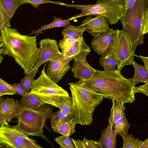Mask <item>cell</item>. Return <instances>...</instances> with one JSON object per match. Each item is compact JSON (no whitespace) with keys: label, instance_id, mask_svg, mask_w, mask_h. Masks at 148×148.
I'll return each mask as SVG.
<instances>
[{"label":"cell","instance_id":"f35d334b","mask_svg":"<svg viewBox=\"0 0 148 148\" xmlns=\"http://www.w3.org/2000/svg\"><path fill=\"white\" fill-rule=\"evenodd\" d=\"M1 104H0V127L2 125L8 124L1 110Z\"/></svg>","mask_w":148,"mask_h":148},{"label":"cell","instance_id":"f1b7e54d","mask_svg":"<svg viewBox=\"0 0 148 148\" xmlns=\"http://www.w3.org/2000/svg\"><path fill=\"white\" fill-rule=\"evenodd\" d=\"M76 123L68 120L65 122L59 127L58 133L63 135L70 136L75 132Z\"/></svg>","mask_w":148,"mask_h":148},{"label":"cell","instance_id":"d4e9b609","mask_svg":"<svg viewBox=\"0 0 148 148\" xmlns=\"http://www.w3.org/2000/svg\"><path fill=\"white\" fill-rule=\"evenodd\" d=\"M130 126L125 114L122 118L113 125V128L117 134L121 135L123 138L127 133Z\"/></svg>","mask_w":148,"mask_h":148},{"label":"cell","instance_id":"2e32d148","mask_svg":"<svg viewBox=\"0 0 148 148\" xmlns=\"http://www.w3.org/2000/svg\"><path fill=\"white\" fill-rule=\"evenodd\" d=\"M74 77L80 80H84L91 77L96 70L92 68L86 60L79 61L74 60L71 68Z\"/></svg>","mask_w":148,"mask_h":148},{"label":"cell","instance_id":"60d3db41","mask_svg":"<svg viewBox=\"0 0 148 148\" xmlns=\"http://www.w3.org/2000/svg\"><path fill=\"white\" fill-rule=\"evenodd\" d=\"M148 148V139L143 141L139 148Z\"/></svg>","mask_w":148,"mask_h":148},{"label":"cell","instance_id":"8fae6325","mask_svg":"<svg viewBox=\"0 0 148 148\" xmlns=\"http://www.w3.org/2000/svg\"><path fill=\"white\" fill-rule=\"evenodd\" d=\"M115 30L109 28L99 35L94 36L91 44L92 48L98 55H106L110 50Z\"/></svg>","mask_w":148,"mask_h":148},{"label":"cell","instance_id":"c3c4849f","mask_svg":"<svg viewBox=\"0 0 148 148\" xmlns=\"http://www.w3.org/2000/svg\"><path fill=\"white\" fill-rule=\"evenodd\" d=\"M1 96L0 95V104H1Z\"/></svg>","mask_w":148,"mask_h":148},{"label":"cell","instance_id":"52a82bcc","mask_svg":"<svg viewBox=\"0 0 148 148\" xmlns=\"http://www.w3.org/2000/svg\"><path fill=\"white\" fill-rule=\"evenodd\" d=\"M97 0V3L92 5H71L61 2L60 5L81 10V13L71 18V20L87 16L101 15L106 17L110 25L117 23L124 13V7L110 0Z\"/></svg>","mask_w":148,"mask_h":148},{"label":"cell","instance_id":"44dd1931","mask_svg":"<svg viewBox=\"0 0 148 148\" xmlns=\"http://www.w3.org/2000/svg\"><path fill=\"white\" fill-rule=\"evenodd\" d=\"M20 103L24 107L34 110H38L46 104L29 93L22 96Z\"/></svg>","mask_w":148,"mask_h":148},{"label":"cell","instance_id":"7dc6e473","mask_svg":"<svg viewBox=\"0 0 148 148\" xmlns=\"http://www.w3.org/2000/svg\"><path fill=\"white\" fill-rule=\"evenodd\" d=\"M0 34H0V45L1 43V37H0Z\"/></svg>","mask_w":148,"mask_h":148},{"label":"cell","instance_id":"836d02e7","mask_svg":"<svg viewBox=\"0 0 148 148\" xmlns=\"http://www.w3.org/2000/svg\"><path fill=\"white\" fill-rule=\"evenodd\" d=\"M72 106V97L69 96L62 101L59 109L61 112L69 116L71 113Z\"/></svg>","mask_w":148,"mask_h":148},{"label":"cell","instance_id":"f546056e","mask_svg":"<svg viewBox=\"0 0 148 148\" xmlns=\"http://www.w3.org/2000/svg\"><path fill=\"white\" fill-rule=\"evenodd\" d=\"M106 55L101 56L99 62L104 69V71L107 72L115 71L117 64L115 60L110 58H106Z\"/></svg>","mask_w":148,"mask_h":148},{"label":"cell","instance_id":"484cf974","mask_svg":"<svg viewBox=\"0 0 148 148\" xmlns=\"http://www.w3.org/2000/svg\"><path fill=\"white\" fill-rule=\"evenodd\" d=\"M39 68H37L33 71H30L25 76L18 84L19 86L23 88L27 93H29L34 78L37 72L38 71Z\"/></svg>","mask_w":148,"mask_h":148},{"label":"cell","instance_id":"9a60e30c","mask_svg":"<svg viewBox=\"0 0 148 148\" xmlns=\"http://www.w3.org/2000/svg\"><path fill=\"white\" fill-rule=\"evenodd\" d=\"M89 47L84 41L83 36L79 38L69 49L64 57H73L74 60L82 61L86 60V57L90 52Z\"/></svg>","mask_w":148,"mask_h":148},{"label":"cell","instance_id":"e575fe53","mask_svg":"<svg viewBox=\"0 0 148 148\" xmlns=\"http://www.w3.org/2000/svg\"><path fill=\"white\" fill-rule=\"evenodd\" d=\"M26 3H29L32 5L34 7L38 8L39 6L42 3H51L60 5V2H55L49 0H23Z\"/></svg>","mask_w":148,"mask_h":148},{"label":"cell","instance_id":"ffe728a7","mask_svg":"<svg viewBox=\"0 0 148 148\" xmlns=\"http://www.w3.org/2000/svg\"><path fill=\"white\" fill-rule=\"evenodd\" d=\"M112 106L111 108L110 115L108 120V123L113 125L122 117L125 114V107L123 103L115 99L112 100Z\"/></svg>","mask_w":148,"mask_h":148},{"label":"cell","instance_id":"7a4b0ae2","mask_svg":"<svg viewBox=\"0 0 148 148\" xmlns=\"http://www.w3.org/2000/svg\"><path fill=\"white\" fill-rule=\"evenodd\" d=\"M79 80L111 100L114 99L124 104L132 103L136 100L135 86L117 70L112 72L96 70L91 77Z\"/></svg>","mask_w":148,"mask_h":148},{"label":"cell","instance_id":"6da1fadb","mask_svg":"<svg viewBox=\"0 0 148 148\" xmlns=\"http://www.w3.org/2000/svg\"><path fill=\"white\" fill-rule=\"evenodd\" d=\"M0 37L3 55L13 58L26 75L36 64L40 56V50L37 46V35H23L15 28L5 25Z\"/></svg>","mask_w":148,"mask_h":148},{"label":"cell","instance_id":"8992f818","mask_svg":"<svg viewBox=\"0 0 148 148\" xmlns=\"http://www.w3.org/2000/svg\"><path fill=\"white\" fill-rule=\"evenodd\" d=\"M46 63L40 77L34 79L29 94L45 104L59 108L62 101L69 97L67 91L58 85L45 73Z\"/></svg>","mask_w":148,"mask_h":148},{"label":"cell","instance_id":"4dcf8cb0","mask_svg":"<svg viewBox=\"0 0 148 148\" xmlns=\"http://www.w3.org/2000/svg\"><path fill=\"white\" fill-rule=\"evenodd\" d=\"M78 40L65 38L60 40L58 46L62 50V53L64 56Z\"/></svg>","mask_w":148,"mask_h":148},{"label":"cell","instance_id":"ee69618b","mask_svg":"<svg viewBox=\"0 0 148 148\" xmlns=\"http://www.w3.org/2000/svg\"><path fill=\"white\" fill-rule=\"evenodd\" d=\"M3 43H1L0 45V55L3 53V49L2 47Z\"/></svg>","mask_w":148,"mask_h":148},{"label":"cell","instance_id":"7402d4cb","mask_svg":"<svg viewBox=\"0 0 148 148\" xmlns=\"http://www.w3.org/2000/svg\"><path fill=\"white\" fill-rule=\"evenodd\" d=\"M51 127L53 131L58 133L60 127L65 122L69 120V116L61 112L60 110L53 113L50 117Z\"/></svg>","mask_w":148,"mask_h":148},{"label":"cell","instance_id":"277c9868","mask_svg":"<svg viewBox=\"0 0 148 148\" xmlns=\"http://www.w3.org/2000/svg\"><path fill=\"white\" fill-rule=\"evenodd\" d=\"M119 20L135 53L137 46L144 43L143 35L148 32V0H136L132 8L125 10Z\"/></svg>","mask_w":148,"mask_h":148},{"label":"cell","instance_id":"d590c367","mask_svg":"<svg viewBox=\"0 0 148 148\" xmlns=\"http://www.w3.org/2000/svg\"><path fill=\"white\" fill-rule=\"evenodd\" d=\"M141 92L147 96H148V82L145 83L143 85L135 87V93Z\"/></svg>","mask_w":148,"mask_h":148},{"label":"cell","instance_id":"83f0119b","mask_svg":"<svg viewBox=\"0 0 148 148\" xmlns=\"http://www.w3.org/2000/svg\"><path fill=\"white\" fill-rule=\"evenodd\" d=\"M123 138V143L122 148H139L143 142L138 138H135L132 134H126Z\"/></svg>","mask_w":148,"mask_h":148},{"label":"cell","instance_id":"4fadbf2b","mask_svg":"<svg viewBox=\"0 0 148 148\" xmlns=\"http://www.w3.org/2000/svg\"><path fill=\"white\" fill-rule=\"evenodd\" d=\"M108 20L105 16L95 15L88 16L82 22L80 27L84 28L92 36H97L109 28Z\"/></svg>","mask_w":148,"mask_h":148},{"label":"cell","instance_id":"ba28073f","mask_svg":"<svg viewBox=\"0 0 148 148\" xmlns=\"http://www.w3.org/2000/svg\"><path fill=\"white\" fill-rule=\"evenodd\" d=\"M135 55L127 34L122 30H115L111 48L106 57L115 60L117 70L120 72L124 66L132 65Z\"/></svg>","mask_w":148,"mask_h":148},{"label":"cell","instance_id":"ab89813d","mask_svg":"<svg viewBox=\"0 0 148 148\" xmlns=\"http://www.w3.org/2000/svg\"><path fill=\"white\" fill-rule=\"evenodd\" d=\"M135 56L143 60L144 64L145 67L148 71V57H144L140 56H137L136 55Z\"/></svg>","mask_w":148,"mask_h":148},{"label":"cell","instance_id":"7bdbcfd3","mask_svg":"<svg viewBox=\"0 0 148 148\" xmlns=\"http://www.w3.org/2000/svg\"><path fill=\"white\" fill-rule=\"evenodd\" d=\"M116 2L124 7V4L122 0H110Z\"/></svg>","mask_w":148,"mask_h":148},{"label":"cell","instance_id":"e0dca14e","mask_svg":"<svg viewBox=\"0 0 148 148\" xmlns=\"http://www.w3.org/2000/svg\"><path fill=\"white\" fill-rule=\"evenodd\" d=\"M1 108L8 123L16 117L19 112V107L12 98L1 97Z\"/></svg>","mask_w":148,"mask_h":148},{"label":"cell","instance_id":"cb8c5ba5","mask_svg":"<svg viewBox=\"0 0 148 148\" xmlns=\"http://www.w3.org/2000/svg\"><path fill=\"white\" fill-rule=\"evenodd\" d=\"M53 21L47 25H44L41 26L40 28L37 30H33L32 31V32L29 36L36 34L37 35L43 33L42 31L44 30L51 29L57 27H65V26L70 25V21L71 20L70 18L66 20H63L62 19L56 18L54 16Z\"/></svg>","mask_w":148,"mask_h":148},{"label":"cell","instance_id":"30bf717a","mask_svg":"<svg viewBox=\"0 0 148 148\" xmlns=\"http://www.w3.org/2000/svg\"><path fill=\"white\" fill-rule=\"evenodd\" d=\"M73 59V57L66 58L62 54L56 56L49 61L46 71L47 75L58 84L71 69L69 62Z\"/></svg>","mask_w":148,"mask_h":148},{"label":"cell","instance_id":"74e56055","mask_svg":"<svg viewBox=\"0 0 148 148\" xmlns=\"http://www.w3.org/2000/svg\"><path fill=\"white\" fill-rule=\"evenodd\" d=\"M125 8V10L132 8L136 0H122Z\"/></svg>","mask_w":148,"mask_h":148},{"label":"cell","instance_id":"9c48e42d","mask_svg":"<svg viewBox=\"0 0 148 148\" xmlns=\"http://www.w3.org/2000/svg\"><path fill=\"white\" fill-rule=\"evenodd\" d=\"M0 143L7 148H42L34 140L8 124L0 127Z\"/></svg>","mask_w":148,"mask_h":148},{"label":"cell","instance_id":"1f68e13d","mask_svg":"<svg viewBox=\"0 0 148 148\" xmlns=\"http://www.w3.org/2000/svg\"><path fill=\"white\" fill-rule=\"evenodd\" d=\"M55 141L60 145V148H75L73 144L72 138L69 136L63 135L54 139Z\"/></svg>","mask_w":148,"mask_h":148},{"label":"cell","instance_id":"f6af8a7d","mask_svg":"<svg viewBox=\"0 0 148 148\" xmlns=\"http://www.w3.org/2000/svg\"><path fill=\"white\" fill-rule=\"evenodd\" d=\"M7 148V147L4 144L0 143V148Z\"/></svg>","mask_w":148,"mask_h":148},{"label":"cell","instance_id":"5bb4252c","mask_svg":"<svg viewBox=\"0 0 148 148\" xmlns=\"http://www.w3.org/2000/svg\"><path fill=\"white\" fill-rule=\"evenodd\" d=\"M25 3L23 0H0V12L5 25L11 27L10 20L16 10L20 5Z\"/></svg>","mask_w":148,"mask_h":148},{"label":"cell","instance_id":"ac0fdd59","mask_svg":"<svg viewBox=\"0 0 148 148\" xmlns=\"http://www.w3.org/2000/svg\"><path fill=\"white\" fill-rule=\"evenodd\" d=\"M101 137L98 142L102 148H116L117 134L113 128V124L109 123L107 127L101 132Z\"/></svg>","mask_w":148,"mask_h":148},{"label":"cell","instance_id":"8d00e7d4","mask_svg":"<svg viewBox=\"0 0 148 148\" xmlns=\"http://www.w3.org/2000/svg\"><path fill=\"white\" fill-rule=\"evenodd\" d=\"M12 86L16 93L22 96L28 94L24 90L19 86L18 84H12Z\"/></svg>","mask_w":148,"mask_h":148},{"label":"cell","instance_id":"4316f807","mask_svg":"<svg viewBox=\"0 0 148 148\" xmlns=\"http://www.w3.org/2000/svg\"><path fill=\"white\" fill-rule=\"evenodd\" d=\"M72 139L73 143L77 148H102L98 141L96 140H89L85 137L82 140Z\"/></svg>","mask_w":148,"mask_h":148},{"label":"cell","instance_id":"5b68a950","mask_svg":"<svg viewBox=\"0 0 148 148\" xmlns=\"http://www.w3.org/2000/svg\"><path fill=\"white\" fill-rule=\"evenodd\" d=\"M15 101L19 107V113L16 117L18 123L11 126L27 136H40L54 147L53 143L43 134L44 128H48L46 121L53 113L51 105L46 104L38 110H34L23 106L18 100Z\"/></svg>","mask_w":148,"mask_h":148},{"label":"cell","instance_id":"7c38bea8","mask_svg":"<svg viewBox=\"0 0 148 148\" xmlns=\"http://www.w3.org/2000/svg\"><path fill=\"white\" fill-rule=\"evenodd\" d=\"M40 54L36 64L31 71H33L56 56L62 54L58 49L57 41L49 38L41 40L39 42Z\"/></svg>","mask_w":148,"mask_h":148},{"label":"cell","instance_id":"b9f144b4","mask_svg":"<svg viewBox=\"0 0 148 148\" xmlns=\"http://www.w3.org/2000/svg\"><path fill=\"white\" fill-rule=\"evenodd\" d=\"M5 25L4 24L3 19L0 12V34L3 30Z\"/></svg>","mask_w":148,"mask_h":148},{"label":"cell","instance_id":"3957f363","mask_svg":"<svg viewBox=\"0 0 148 148\" xmlns=\"http://www.w3.org/2000/svg\"><path fill=\"white\" fill-rule=\"evenodd\" d=\"M72 106L69 121L82 125H89L92 122V115L96 107L105 98L79 80L70 83Z\"/></svg>","mask_w":148,"mask_h":148},{"label":"cell","instance_id":"d6986e66","mask_svg":"<svg viewBox=\"0 0 148 148\" xmlns=\"http://www.w3.org/2000/svg\"><path fill=\"white\" fill-rule=\"evenodd\" d=\"M132 63L134 69V75L128 80L135 86L140 82H148V71L145 66L138 64L134 60L132 61Z\"/></svg>","mask_w":148,"mask_h":148},{"label":"cell","instance_id":"d6a6232c","mask_svg":"<svg viewBox=\"0 0 148 148\" xmlns=\"http://www.w3.org/2000/svg\"><path fill=\"white\" fill-rule=\"evenodd\" d=\"M16 94L12 85L0 78V95H13Z\"/></svg>","mask_w":148,"mask_h":148},{"label":"cell","instance_id":"603a6c76","mask_svg":"<svg viewBox=\"0 0 148 148\" xmlns=\"http://www.w3.org/2000/svg\"><path fill=\"white\" fill-rule=\"evenodd\" d=\"M85 29L83 27L69 25L66 27L62 32L63 38H69L77 40L82 36Z\"/></svg>","mask_w":148,"mask_h":148},{"label":"cell","instance_id":"bcb514c9","mask_svg":"<svg viewBox=\"0 0 148 148\" xmlns=\"http://www.w3.org/2000/svg\"><path fill=\"white\" fill-rule=\"evenodd\" d=\"M3 59V57L2 56L1 54L0 55V64L2 62Z\"/></svg>","mask_w":148,"mask_h":148}]
</instances>
